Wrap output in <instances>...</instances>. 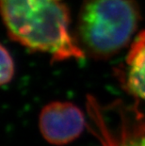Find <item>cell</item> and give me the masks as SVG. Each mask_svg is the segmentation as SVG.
Returning a JSON list of instances; mask_svg holds the SVG:
<instances>
[{
    "mask_svg": "<svg viewBox=\"0 0 145 146\" xmlns=\"http://www.w3.org/2000/svg\"><path fill=\"white\" fill-rule=\"evenodd\" d=\"M39 128L48 143L64 146L82 135L86 128V119L76 105L67 101H55L41 110Z\"/></svg>",
    "mask_w": 145,
    "mask_h": 146,
    "instance_id": "3",
    "label": "cell"
},
{
    "mask_svg": "<svg viewBox=\"0 0 145 146\" xmlns=\"http://www.w3.org/2000/svg\"><path fill=\"white\" fill-rule=\"evenodd\" d=\"M140 22L136 0H83L75 37L85 56L107 60L131 42Z\"/></svg>",
    "mask_w": 145,
    "mask_h": 146,
    "instance_id": "2",
    "label": "cell"
},
{
    "mask_svg": "<svg viewBox=\"0 0 145 146\" xmlns=\"http://www.w3.org/2000/svg\"><path fill=\"white\" fill-rule=\"evenodd\" d=\"M14 61L11 53L1 45V72H0L1 85H6L11 81L14 76Z\"/></svg>",
    "mask_w": 145,
    "mask_h": 146,
    "instance_id": "6",
    "label": "cell"
},
{
    "mask_svg": "<svg viewBox=\"0 0 145 146\" xmlns=\"http://www.w3.org/2000/svg\"><path fill=\"white\" fill-rule=\"evenodd\" d=\"M119 76L129 94L145 102V30L132 42Z\"/></svg>",
    "mask_w": 145,
    "mask_h": 146,
    "instance_id": "4",
    "label": "cell"
},
{
    "mask_svg": "<svg viewBox=\"0 0 145 146\" xmlns=\"http://www.w3.org/2000/svg\"><path fill=\"white\" fill-rule=\"evenodd\" d=\"M119 114V135L110 146H145V119L137 107L123 106Z\"/></svg>",
    "mask_w": 145,
    "mask_h": 146,
    "instance_id": "5",
    "label": "cell"
},
{
    "mask_svg": "<svg viewBox=\"0 0 145 146\" xmlns=\"http://www.w3.org/2000/svg\"><path fill=\"white\" fill-rule=\"evenodd\" d=\"M9 37L52 61L82 58L84 52L71 33V15L64 0H0Z\"/></svg>",
    "mask_w": 145,
    "mask_h": 146,
    "instance_id": "1",
    "label": "cell"
}]
</instances>
